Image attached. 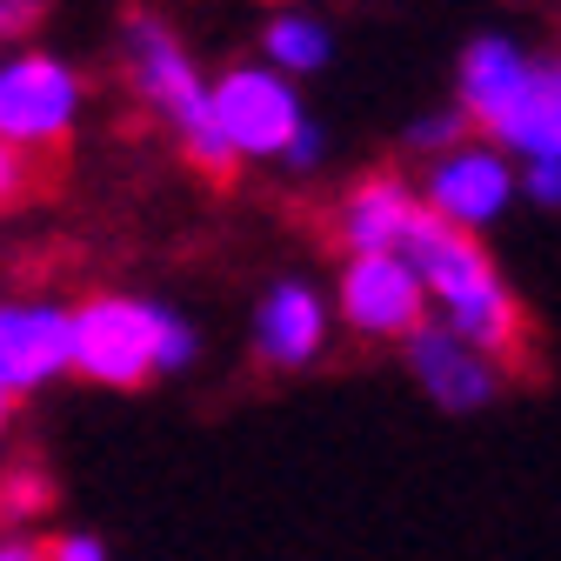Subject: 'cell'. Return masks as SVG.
<instances>
[{"label":"cell","instance_id":"cell-4","mask_svg":"<svg viewBox=\"0 0 561 561\" xmlns=\"http://www.w3.org/2000/svg\"><path fill=\"white\" fill-rule=\"evenodd\" d=\"M75 114H81V75L67 60L41 47L0 60V148L14 154L60 148L75 134Z\"/></svg>","mask_w":561,"mask_h":561},{"label":"cell","instance_id":"cell-5","mask_svg":"<svg viewBox=\"0 0 561 561\" xmlns=\"http://www.w3.org/2000/svg\"><path fill=\"white\" fill-rule=\"evenodd\" d=\"M215 101V127L228 140V154L241 161H261V154H288V140L308 127L301 121V101L295 88L274 75V67H228V75L207 88Z\"/></svg>","mask_w":561,"mask_h":561},{"label":"cell","instance_id":"cell-6","mask_svg":"<svg viewBox=\"0 0 561 561\" xmlns=\"http://www.w3.org/2000/svg\"><path fill=\"white\" fill-rule=\"evenodd\" d=\"M75 368V308L0 301V394H34Z\"/></svg>","mask_w":561,"mask_h":561},{"label":"cell","instance_id":"cell-16","mask_svg":"<svg viewBox=\"0 0 561 561\" xmlns=\"http://www.w3.org/2000/svg\"><path fill=\"white\" fill-rule=\"evenodd\" d=\"M461 140H468V114H461V107H455V114H428V121L408 127V148H428V154L461 148Z\"/></svg>","mask_w":561,"mask_h":561},{"label":"cell","instance_id":"cell-15","mask_svg":"<svg viewBox=\"0 0 561 561\" xmlns=\"http://www.w3.org/2000/svg\"><path fill=\"white\" fill-rule=\"evenodd\" d=\"M47 508V481L34 468H14L8 481H0V522H27Z\"/></svg>","mask_w":561,"mask_h":561},{"label":"cell","instance_id":"cell-12","mask_svg":"<svg viewBox=\"0 0 561 561\" xmlns=\"http://www.w3.org/2000/svg\"><path fill=\"white\" fill-rule=\"evenodd\" d=\"M414 194L401 181H362L341 207V234H347V254H401V234L414 221Z\"/></svg>","mask_w":561,"mask_h":561},{"label":"cell","instance_id":"cell-10","mask_svg":"<svg viewBox=\"0 0 561 561\" xmlns=\"http://www.w3.org/2000/svg\"><path fill=\"white\" fill-rule=\"evenodd\" d=\"M321 334H328V308L314 288H301V280H280V288H267L261 314H254V347L274 362V368H301L321 355Z\"/></svg>","mask_w":561,"mask_h":561},{"label":"cell","instance_id":"cell-20","mask_svg":"<svg viewBox=\"0 0 561 561\" xmlns=\"http://www.w3.org/2000/svg\"><path fill=\"white\" fill-rule=\"evenodd\" d=\"M41 27V8H21V0H0V41H21Z\"/></svg>","mask_w":561,"mask_h":561},{"label":"cell","instance_id":"cell-2","mask_svg":"<svg viewBox=\"0 0 561 561\" xmlns=\"http://www.w3.org/2000/svg\"><path fill=\"white\" fill-rule=\"evenodd\" d=\"M194 362V328L134 295H94L75 308V368L101 388H148L154 375H174Z\"/></svg>","mask_w":561,"mask_h":561},{"label":"cell","instance_id":"cell-23","mask_svg":"<svg viewBox=\"0 0 561 561\" xmlns=\"http://www.w3.org/2000/svg\"><path fill=\"white\" fill-rule=\"evenodd\" d=\"M8 414H14V394H0V435H8Z\"/></svg>","mask_w":561,"mask_h":561},{"label":"cell","instance_id":"cell-21","mask_svg":"<svg viewBox=\"0 0 561 561\" xmlns=\"http://www.w3.org/2000/svg\"><path fill=\"white\" fill-rule=\"evenodd\" d=\"M314 154H321V127H301V134L288 140V161H295V168H308Z\"/></svg>","mask_w":561,"mask_h":561},{"label":"cell","instance_id":"cell-3","mask_svg":"<svg viewBox=\"0 0 561 561\" xmlns=\"http://www.w3.org/2000/svg\"><path fill=\"white\" fill-rule=\"evenodd\" d=\"M127 75H134V94L181 134L187 161H194L201 174L228 181L234 154H228V140H221V127H215V101H207V81H201L194 54L181 47V34H174L161 14H127Z\"/></svg>","mask_w":561,"mask_h":561},{"label":"cell","instance_id":"cell-1","mask_svg":"<svg viewBox=\"0 0 561 561\" xmlns=\"http://www.w3.org/2000/svg\"><path fill=\"white\" fill-rule=\"evenodd\" d=\"M401 261L414 267L421 295H442L448 334H455L461 347H474L488 368L508 362L515 347H522V308H515V295L502 288V274L488 267V254H481L468 234L442 228L428 207H414V221H408V234H401Z\"/></svg>","mask_w":561,"mask_h":561},{"label":"cell","instance_id":"cell-17","mask_svg":"<svg viewBox=\"0 0 561 561\" xmlns=\"http://www.w3.org/2000/svg\"><path fill=\"white\" fill-rule=\"evenodd\" d=\"M27 187H34V168H27V154L0 148V207H21V201H27Z\"/></svg>","mask_w":561,"mask_h":561},{"label":"cell","instance_id":"cell-9","mask_svg":"<svg viewBox=\"0 0 561 561\" xmlns=\"http://www.w3.org/2000/svg\"><path fill=\"white\" fill-rule=\"evenodd\" d=\"M408 368L448 414H474V408H488V394H495V368H488L474 347H461L448 328H414L408 334Z\"/></svg>","mask_w":561,"mask_h":561},{"label":"cell","instance_id":"cell-18","mask_svg":"<svg viewBox=\"0 0 561 561\" xmlns=\"http://www.w3.org/2000/svg\"><path fill=\"white\" fill-rule=\"evenodd\" d=\"M528 194L541 207H561V161H528Z\"/></svg>","mask_w":561,"mask_h":561},{"label":"cell","instance_id":"cell-14","mask_svg":"<svg viewBox=\"0 0 561 561\" xmlns=\"http://www.w3.org/2000/svg\"><path fill=\"white\" fill-rule=\"evenodd\" d=\"M261 54L280 67V75H314V67H328L334 41H328V27L308 21V14H274L267 34H261Z\"/></svg>","mask_w":561,"mask_h":561},{"label":"cell","instance_id":"cell-22","mask_svg":"<svg viewBox=\"0 0 561 561\" xmlns=\"http://www.w3.org/2000/svg\"><path fill=\"white\" fill-rule=\"evenodd\" d=\"M0 561H47V548H41V541H21V535H14V541H0Z\"/></svg>","mask_w":561,"mask_h":561},{"label":"cell","instance_id":"cell-11","mask_svg":"<svg viewBox=\"0 0 561 561\" xmlns=\"http://www.w3.org/2000/svg\"><path fill=\"white\" fill-rule=\"evenodd\" d=\"M488 127H495L502 148H515L528 161H561V67H535L528 60L515 101L488 121Z\"/></svg>","mask_w":561,"mask_h":561},{"label":"cell","instance_id":"cell-13","mask_svg":"<svg viewBox=\"0 0 561 561\" xmlns=\"http://www.w3.org/2000/svg\"><path fill=\"white\" fill-rule=\"evenodd\" d=\"M522 75H528V60L515 54V41H502V34H481V41L461 54V94H468V107H461V114L495 121V114L515 101Z\"/></svg>","mask_w":561,"mask_h":561},{"label":"cell","instance_id":"cell-8","mask_svg":"<svg viewBox=\"0 0 561 561\" xmlns=\"http://www.w3.org/2000/svg\"><path fill=\"white\" fill-rule=\"evenodd\" d=\"M508 194H515V174L488 154V148H455L435 174H428V215L442 221V228H455V234H468V228H481V221H495L502 207H508Z\"/></svg>","mask_w":561,"mask_h":561},{"label":"cell","instance_id":"cell-7","mask_svg":"<svg viewBox=\"0 0 561 561\" xmlns=\"http://www.w3.org/2000/svg\"><path fill=\"white\" fill-rule=\"evenodd\" d=\"M341 314L362 334H414L421 328V280L401 254H355L341 274Z\"/></svg>","mask_w":561,"mask_h":561},{"label":"cell","instance_id":"cell-19","mask_svg":"<svg viewBox=\"0 0 561 561\" xmlns=\"http://www.w3.org/2000/svg\"><path fill=\"white\" fill-rule=\"evenodd\" d=\"M47 561H107V548L94 535H60V541H47Z\"/></svg>","mask_w":561,"mask_h":561}]
</instances>
